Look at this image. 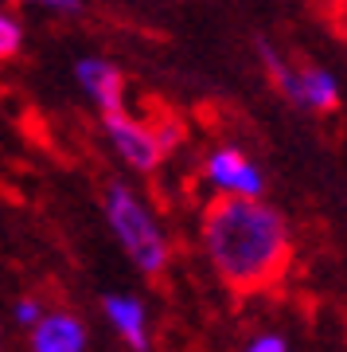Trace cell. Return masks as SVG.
<instances>
[{
    "instance_id": "ba28073f",
    "label": "cell",
    "mask_w": 347,
    "mask_h": 352,
    "mask_svg": "<svg viewBox=\"0 0 347 352\" xmlns=\"http://www.w3.org/2000/svg\"><path fill=\"white\" fill-rule=\"evenodd\" d=\"M101 314H106L113 333L133 352H149V309L136 298H129V294H106L101 298Z\"/></svg>"
},
{
    "instance_id": "8992f818",
    "label": "cell",
    "mask_w": 347,
    "mask_h": 352,
    "mask_svg": "<svg viewBox=\"0 0 347 352\" xmlns=\"http://www.w3.org/2000/svg\"><path fill=\"white\" fill-rule=\"evenodd\" d=\"M86 325L67 309H47L27 329V349L32 352H86Z\"/></svg>"
},
{
    "instance_id": "52a82bcc",
    "label": "cell",
    "mask_w": 347,
    "mask_h": 352,
    "mask_svg": "<svg viewBox=\"0 0 347 352\" xmlns=\"http://www.w3.org/2000/svg\"><path fill=\"white\" fill-rule=\"evenodd\" d=\"M75 78H78V87H82V94L98 106V113L125 110V75L110 63V59H98V55L78 59Z\"/></svg>"
},
{
    "instance_id": "5b68a950",
    "label": "cell",
    "mask_w": 347,
    "mask_h": 352,
    "mask_svg": "<svg viewBox=\"0 0 347 352\" xmlns=\"http://www.w3.org/2000/svg\"><path fill=\"white\" fill-rule=\"evenodd\" d=\"M203 173H207V180H211L219 192H226V196H261V188H265L261 168L250 161L242 149H235V145L211 149Z\"/></svg>"
},
{
    "instance_id": "30bf717a",
    "label": "cell",
    "mask_w": 347,
    "mask_h": 352,
    "mask_svg": "<svg viewBox=\"0 0 347 352\" xmlns=\"http://www.w3.org/2000/svg\"><path fill=\"white\" fill-rule=\"evenodd\" d=\"M43 314H47V309H43L36 298H16V305H12V317H16V325L20 329H32Z\"/></svg>"
},
{
    "instance_id": "9c48e42d",
    "label": "cell",
    "mask_w": 347,
    "mask_h": 352,
    "mask_svg": "<svg viewBox=\"0 0 347 352\" xmlns=\"http://www.w3.org/2000/svg\"><path fill=\"white\" fill-rule=\"evenodd\" d=\"M20 47H24V28L12 12H4L0 16V59H16Z\"/></svg>"
},
{
    "instance_id": "7a4b0ae2",
    "label": "cell",
    "mask_w": 347,
    "mask_h": 352,
    "mask_svg": "<svg viewBox=\"0 0 347 352\" xmlns=\"http://www.w3.org/2000/svg\"><path fill=\"white\" fill-rule=\"evenodd\" d=\"M101 212H106V223H110L113 239L121 243L125 258L141 270L145 278H160L168 270V239H164L160 223H156V215L152 208L133 188H125V184H110L106 188V200H101Z\"/></svg>"
},
{
    "instance_id": "8fae6325",
    "label": "cell",
    "mask_w": 347,
    "mask_h": 352,
    "mask_svg": "<svg viewBox=\"0 0 347 352\" xmlns=\"http://www.w3.org/2000/svg\"><path fill=\"white\" fill-rule=\"evenodd\" d=\"M12 4H32V8H47V12H62V16H75L86 8V0H12Z\"/></svg>"
},
{
    "instance_id": "7c38bea8",
    "label": "cell",
    "mask_w": 347,
    "mask_h": 352,
    "mask_svg": "<svg viewBox=\"0 0 347 352\" xmlns=\"http://www.w3.org/2000/svg\"><path fill=\"white\" fill-rule=\"evenodd\" d=\"M242 352H289L285 337H277V333H261V337H254Z\"/></svg>"
},
{
    "instance_id": "277c9868",
    "label": "cell",
    "mask_w": 347,
    "mask_h": 352,
    "mask_svg": "<svg viewBox=\"0 0 347 352\" xmlns=\"http://www.w3.org/2000/svg\"><path fill=\"white\" fill-rule=\"evenodd\" d=\"M101 126H106V138H110L113 153H117L133 173L149 176V173L160 168L164 149H168V141H164L160 129H152L149 122H141V118H133V113H125V110L101 113Z\"/></svg>"
},
{
    "instance_id": "3957f363",
    "label": "cell",
    "mask_w": 347,
    "mask_h": 352,
    "mask_svg": "<svg viewBox=\"0 0 347 352\" xmlns=\"http://www.w3.org/2000/svg\"><path fill=\"white\" fill-rule=\"evenodd\" d=\"M261 59L270 67L277 90L285 94L289 102H297L300 110L309 113H332L339 106V82L328 67H316V63H289L285 55H277L270 43H258Z\"/></svg>"
},
{
    "instance_id": "6da1fadb",
    "label": "cell",
    "mask_w": 347,
    "mask_h": 352,
    "mask_svg": "<svg viewBox=\"0 0 347 352\" xmlns=\"http://www.w3.org/2000/svg\"><path fill=\"white\" fill-rule=\"evenodd\" d=\"M199 243L211 270L235 294H258L289 270L293 235L285 215L261 196H219L203 208Z\"/></svg>"
}]
</instances>
